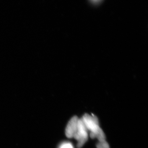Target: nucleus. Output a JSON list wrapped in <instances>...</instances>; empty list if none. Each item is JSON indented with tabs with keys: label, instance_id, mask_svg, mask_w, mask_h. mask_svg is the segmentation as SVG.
I'll return each mask as SVG.
<instances>
[{
	"label": "nucleus",
	"instance_id": "f257e3e1",
	"mask_svg": "<svg viewBox=\"0 0 148 148\" xmlns=\"http://www.w3.org/2000/svg\"><path fill=\"white\" fill-rule=\"evenodd\" d=\"M83 122L88 130L90 131V136L92 139L97 138L99 142L106 140L105 134L99 125V122L97 117L85 114L82 118Z\"/></svg>",
	"mask_w": 148,
	"mask_h": 148
},
{
	"label": "nucleus",
	"instance_id": "20e7f679",
	"mask_svg": "<svg viewBox=\"0 0 148 148\" xmlns=\"http://www.w3.org/2000/svg\"><path fill=\"white\" fill-rule=\"evenodd\" d=\"M97 148H110L109 144L105 140L102 142H99L96 145Z\"/></svg>",
	"mask_w": 148,
	"mask_h": 148
},
{
	"label": "nucleus",
	"instance_id": "7ed1b4c3",
	"mask_svg": "<svg viewBox=\"0 0 148 148\" xmlns=\"http://www.w3.org/2000/svg\"><path fill=\"white\" fill-rule=\"evenodd\" d=\"M78 120L77 117L75 116L69 121L66 129V135L67 138H73L77 130Z\"/></svg>",
	"mask_w": 148,
	"mask_h": 148
},
{
	"label": "nucleus",
	"instance_id": "423d86ee",
	"mask_svg": "<svg viewBox=\"0 0 148 148\" xmlns=\"http://www.w3.org/2000/svg\"><path fill=\"white\" fill-rule=\"evenodd\" d=\"M102 0H90V2L93 4H98L101 2Z\"/></svg>",
	"mask_w": 148,
	"mask_h": 148
},
{
	"label": "nucleus",
	"instance_id": "39448f33",
	"mask_svg": "<svg viewBox=\"0 0 148 148\" xmlns=\"http://www.w3.org/2000/svg\"><path fill=\"white\" fill-rule=\"evenodd\" d=\"M59 148H74L71 143L69 142H65L61 144Z\"/></svg>",
	"mask_w": 148,
	"mask_h": 148
},
{
	"label": "nucleus",
	"instance_id": "f03ea898",
	"mask_svg": "<svg viewBox=\"0 0 148 148\" xmlns=\"http://www.w3.org/2000/svg\"><path fill=\"white\" fill-rule=\"evenodd\" d=\"M88 130L82 119H79L77 130L73 138L77 141V147L81 148L84 145L88 139Z\"/></svg>",
	"mask_w": 148,
	"mask_h": 148
}]
</instances>
